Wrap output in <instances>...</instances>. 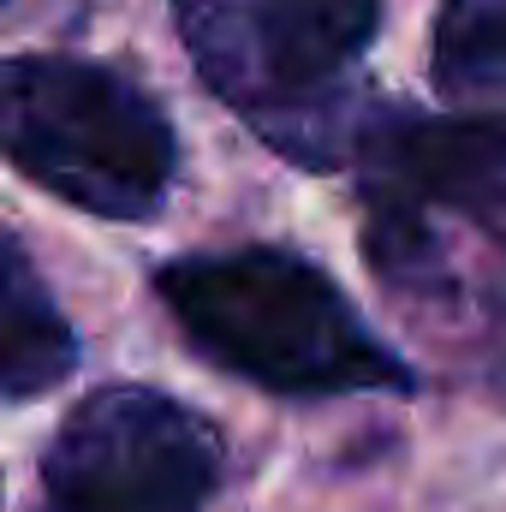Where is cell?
Returning <instances> with one entry per match:
<instances>
[{
  "label": "cell",
  "instance_id": "obj_1",
  "mask_svg": "<svg viewBox=\"0 0 506 512\" xmlns=\"http://www.w3.org/2000/svg\"><path fill=\"white\" fill-rule=\"evenodd\" d=\"M155 292L209 364L268 393L322 399L411 387V370L370 334L352 298L298 251L179 256L155 274Z\"/></svg>",
  "mask_w": 506,
  "mask_h": 512
},
{
  "label": "cell",
  "instance_id": "obj_2",
  "mask_svg": "<svg viewBox=\"0 0 506 512\" xmlns=\"http://www.w3.org/2000/svg\"><path fill=\"white\" fill-rule=\"evenodd\" d=\"M203 84L298 167L358 161L376 114L346 90L381 0H173Z\"/></svg>",
  "mask_w": 506,
  "mask_h": 512
},
{
  "label": "cell",
  "instance_id": "obj_3",
  "mask_svg": "<svg viewBox=\"0 0 506 512\" xmlns=\"http://www.w3.org/2000/svg\"><path fill=\"white\" fill-rule=\"evenodd\" d=\"M6 155L24 179L102 221H143L173 185L167 114L114 66L18 54L0 84Z\"/></svg>",
  "mask_w": 506,
  "mask_h": 512
},
{
  "label": "cell",
  "instance_id": "obj_4",
  "mask_svg": "<svg viewBox=\"0 0 506 512\" xmlns=\"http://www.w3.org/2000/svg\"><path fill=\"white\" fill-rule=\"evenodd\" d=\"M221 483L215 429L155 387H102L42 453L36 512H203Z\"/></svg>",
  "mask_w": 506,
  "mask_h": 512
},
{
  "label": "cell",
  "instance_id": "obj_5",
  "mask_svg": "<svg viewBox=\"0 0 506 512\" xmlns=\"http://www.w3.org/2000/svg\"><path fill=\"white\" fill-rule=\"evenodd\" d=\"M364 221H423L506 209V114H381L358 143Z\"/></svg>",
  "mask_w": 506,
  "mask_h": 512
},
{
  "label": "cell",
  "instance_id": "obj_6",
  "mask_svg": "<svg viewBox=\"0 0 506 512\" xmlns=\"http://www.w3.org/2000/svg\"><path fill=\"white\" fill-rule=\"evenodd\" d=\"M78 364V340L36 280L30 256L18 239H6L0 256V393L6 399H36L54 382H66Z\"/></svg>",
  "mask_w": 506,
  "mask_h": 512
},
{
  "label": "cell",
  "instance_id": "obj_7",
  "mask_svg": "<svg viewBox=\"0 0 506 512\" xmlns=\"http://www.w3.org/2000/svg\"><path fill=\"white\" fill-rule=\"evenodd\" d=\"M429 66L453 102L506 96V0H441Z\"/></svg>",
  "mask_w": 506,
  "mask_h": 512
},
{
  "label": "cell",
  "instance_id": "obj_8",
  "mask_svg": "<svg viewBox=\"0 0 506 512\" xmlns=\"http://www.w3.org/2000/svg\"><path fill=\"white\" fill-rule=\"evenodd\" d=\"M489 245H495V268H489V298H483V352H489V376L506 387V209H495L489 221Z\"/></svg>",
  "mask_w": 506,
  "mask_h": 512
}]
</instances>
